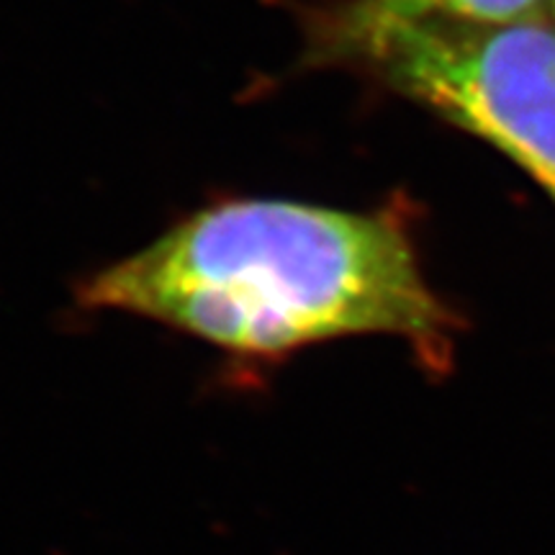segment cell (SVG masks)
<instances>
[{
	"instance_id": "1",
	"label": "cell",
	"mask_w": 555,
	"mask_h": 555,
	"mask_svg": "<svg viewBox=\"0 0 555 555\" xmlns=\"http://www.w3.org/2000/svg\"><path fill=\"white\" fill-rule=\"evenodd\" d=\"M78 298L86 309L127 311L260 360L324 339L386 335L412 345L425 371L448 373L461 332L393 208L227 201L90 275Z\"/></svg>"
},
{
	"instance_id": "2",
	"label": "cell",
	"mask_w": 555,
	"mask_h": 555,
	"mask_svg": "<svg viewBox=\"0 0 555 555\" xmlns=\"http://www.w3.org/2000/svg\"><path fill=\"white\" fill-rule=\"evenodd\" d=\"M309 60L378 82L522 168L555 204V21L393 18L360 0L309 16Z\"/></svg>"
},
{
	"instance_id": "3",
	"label": "cell",
	"mask_w": 555,
	"mask_h": 555,
	"mask_svg": "<svg viewBox=\"0 0 555 555\" xmlns=\"http://www.w3.org/2000/svg\"><path fill=\"white\" fill-rule=\"evenodd\" d=\"M367 9L393 18L450 21V24L502 26L547 18L551 0H360Z\"/></svg>"
},
{
	"instance_id": "4",
	"label": "cell",
	"mask_w": 555,
	"mask_h": 555,
	"mask_svg": "<svg viewBox=\"0 0 555 555\" xmlns=\"http://www.w3.org/2000/svg\"><path fill=\"white\" fill-rule=\"evenodd\" d=\"M551 18L555 21V0H551Z\"/></svg>"
}]
</instances>
